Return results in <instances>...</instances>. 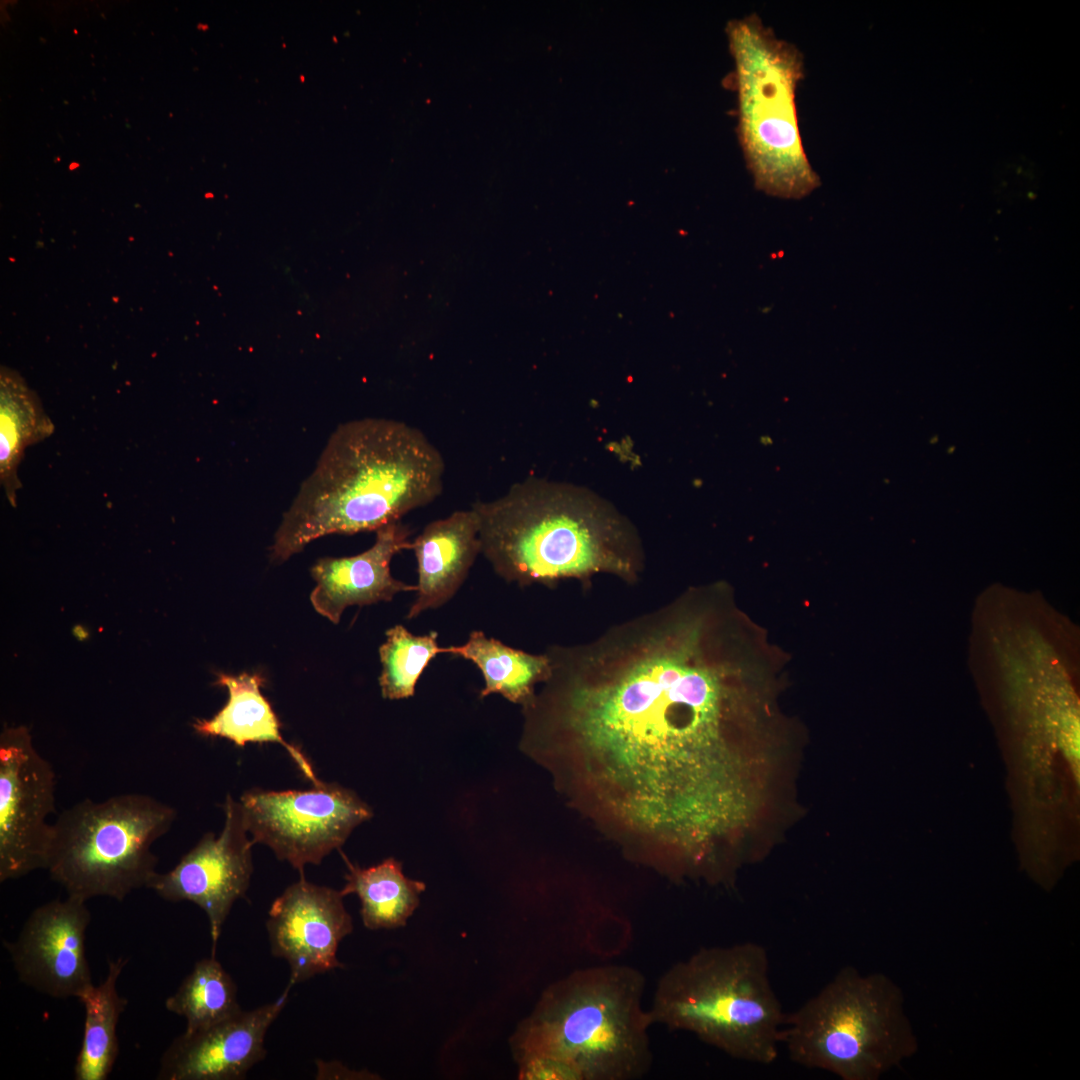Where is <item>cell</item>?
Segmentation results:
<instances>
[{"mask_svg":"<svg viewBox=\"0 0 1080 1080\" xmlns=\"http://www.w3.org/2000/svg\"><path fill=\"white\" fill-rule=\"evenodd\" d=\"M444 459L419 429L385 418L340 424L275 534L272 558L285 561L330 534L376 531L433 502Z\"/></svg>","mask_w":1080,"mask_h":1080,"instance_id":"cell-1","label":"cell"},{"mask_svg":"<svg viewBox=\"0 0 1080 1080\" xmlns=\"http://www.w3.org/2000/svg\"><path fill=\"white\" fill-rule=\"evenodd\" d=\"M471 508L481 553L507 582L551 586L608 574L633 583L643 571L635 527L585 487L530 477Z\"/></svg>","mask_w":1080,"mask_h":1080,"instance_id":"cell-2","label":"cell"},{"mask_svg":"<svg viewBox=\"0 0 1080 1080\" xmlns=\"http://www.w3.org/2000/svg\"><path fill=\"white\" fill-rule=\"evenodd\" d=\"M645 978L636 968L577 969L546 988L511 1038L517 1062L548 1057L581 1080H636L651 1068Z\"/></svg>","mask_w":1080,"mask_h":1080,"instance_id":"cell-3","label":"cell"},{"mask_svg":"<svg viewBox=\"0 0 1080 1080\" xmlns=\"http://www.w3.org/2000/svg\"><path fill=\"white\" fill-rule=\"evenodd\" d=\"M653 1025L685 1032L727 1056L776 1061L786 1013L764 946L702 947L663 972L648 1007Z\"/></svg>","mask_w":1080,"mask_h":1080,"instance_id":"cell-4","label":"cell"},{"mask_svg":"<svg viewBox=\"0 0 1080 1080\" xmlns=\"http://www.w3.org/2000/svg\"><path fill=\"white\" fill-rule=\"evenodd\" d=\"M781 1045L797 1065L842 1080H878L918 1050L900 987L850 965L785 1015Z\"/></svg>","mask_w":1080,"mask_h":1080,"instance_id":"cell-5","label":"cell"},{"mask_svg":"<svg viewBox=\"0 0 1080 1080\" xmlns=\"http://www.w3.org/2000/svg\"><path fill=\"white\" fill-rule=\"evenodd\" d=\"M735 60L738 134L757 189L800 199L820 185L805 153L795 104L803 77L798 48L752 13L727 28Z\"/></svg>","mask_w":1080,"mask_h":1080,"instance_id":"cell-6","label":"cell"},{"mask_svg":"<svg viewBox=\"0 0 1080 1080\" xmlns=\"http://www.w3.org/2000/svg\"><path fill=\"white\" fill-rule=\"evenodd\" d=\"M175 817V809L146 794L84 799L52 824L46 869L68 896L122 901L148 887L157 872L152 845Z\"/></svg>","mask_w":1080,"mask_h":1080,"instance_id":"cell-7","label":"cell"},{"mask_svg":"<svg viewBox=\"0 0 1080 1080\" xmlns=\"http://www.w3.org/2000/svg\"><path fill=\"white\" fill-rule=\"evenodd\" d=\"M239 802L253 843L267 845L300 872L307 864H320L373 815L352 790L323 781L309 790L251 789Z\"/></svg>","mask_w":1080,"mask_h":1080,"instance_id":"cell-8","label":"cell"},{"mask_svg":"<svg viewBox=\"0 0 1080 1080\" xmlns=\"http://www.w3.org/2000/svg\"><path fill=\"white\" fill-rule=\"evenodd\" d=\"M56 777L24 726L0 735V881L46 869Z\"/></svg>","mask_w":1080,"mask_h":1080,"instance_id":"cell-9","label":"cell"},{"mask_svg":"<svg viewBox=\"0 0 1080 1080\" xmlns=\"http://www.w3.org/2000/svg\"><path fill=\"white\" fill-rule=\"evenodd\" d=\"M222 832L205 834L179 863L165 873L156 872L148 887L166 901H190L209 922L212 954L222 927L236 900L243 897L253 872L252 839L245 827L240 802L227 795Z\"/></svg>","mask_w":1080,"mask_h":1080,"instance_id":"cell-10","label":"cell"},{"mask_svg":"<svg viewBox=\"0 0 1080 1080\" xmlns=\"http://www.w3.org/2000/svg\"><path fill=\"white\" fill-rule=\"evenodd\" d=\"M86 901L67 896L35 908L14 941H5L23 984L54 998H78L92 983L86 955Z\"/></svg>","mask_w":1080,"mask_h":1080,"instance_id":"cell-11","label":"cell"},{"mask_svg":"<svg viewBox=\"0 0 1080 1080\" xmlns=\"http://www.w3.org/2000/svg\"><path fill=\"white\" fill-rule=\"evenodd\" d=\"M343 897L302 876L273 901L266 921L271 953L288 963L290 985L343 966L337 950L353 930Z\"/></svg>","mask_w":1080,"mask_h":1080,"instance_id":"cell-12","label":"cell"},{"mask_svg":"<svg viewBox=\"0 0 1080 1080\" xmlns=\"http://www.w3.org/2000/svg\"><path fill=\"white\" fill-rule=\"evenodd\" d=\"M293 986L274 1002L243 1011L207 1028L184 1031L164 1051L160 1080H240L264 1059L266 1034Z\"/></svg>","mask_w":1080,"mask_h":1080,"instance_id":"cell-13","label":"cell"},{"mask_svg":"<svg viewBox=\"0 0 1080 1080\" xmlns=\"http://www.w3.org/2000/svg\"><path fill=\"white\" fill-rule=\"evenodd\" d=\"M410 530L400 521L376 530V540L366 551L350 557H325L311 568L316 582L310 600L313 608L338 624L345 608L391 601L400 592L417 590L395 579L390 572L393 556L412 549Z\"/></svg>","mask_w":1080,"mask_h":1080,"instance_id":"cell-14","label":"cell"},{"mask_svg":"<svg viewBox=\"0 0 1080 1080\" xmlns=\"http://www.w3.org/2000/svg\"><path fill=\"white\" fill-rule=\"evenodd\" d=\"M412 549L417 560L418 583L408 619L443 606L465 581L481 553L476 512L472 508L458 510L430 522L412 542Z\"/></svg>","mask_w":1080,"mask_h":1080,"instance_id":"cell-15","label":"cell"},{"mask_svg":"<svg viewBox=\"0 0 1080 1080\" xmlns=\"http://www.w3.org/2000/svg\"><path fill=\"white\" fill-rule=\"evenodd\" d=\"M264 683L257 673L218 674L216 684L227 688L229 699L215 716L196 720L193 728L202 736L226 738L239 747L249 742L279 743L307 779L313 784L320 782L304 754L282 737L279 720L260 691Z\"/></svg>","mask_w":1080,"mask_h":1080,"instance_id":"cell-16","label":"cell"},{"mask_svg":"<svg viewBox=\"0 0 1080 1080\" xmlns=\"http://www.w3.org/2000/svg\"><path fill=\"white\" fill-rule=\"evenodd\" d=\"M445 653L469 660L479 668L485 683L481 698L500 694L523 707L533 699L536 685L544 683L551 672L546 653L515 649L480 630L472 631L462 645L445 647Z\"/></svg>","mask_w":1080,"mask_h":1080,"instance_id":"cell-17","label":"cell"},{"mask_svg":"<svg viewBox=\"0 0 1080 1080\" xmlns=\"http://www.w3.org/2000/svg\"><path fill=\"white\" fill-rule=\"evenodd\" d=\"M344 860L348 872L341 893L359 897L364 926L377 930L406 925L419 905L425 883L406 877L401 862L393 857L367 868L351 863L346 856Z\"/></svg>","mask_w":1080,"mask_h":1080,"instance_id":"cell-18","label":"cell"},{"mask_svg":"<svg viewBox=\"0 0 1080 1080\" xmlns=\"http://www.w3.org/2000/svg\"><path fill=\"white\" fill-rule=\"evenodd\" d=\"M126 963L124 958L109 961L103 982L91 985L78 997L85 1020L74 1067L76 1080H105L113 1070L119 1051L117 1024L127 1006V1000L118 993L117 982Z\"/></svg>","mask_w":1080,"mask_h":1080,"instance_id":"cell-19","label":"cell"},{"mask_svg":"<svg viewBox=\"0 0 1080 1080\" xmlns=\"http://www.w3.org/2000/svg\"><path fill=\"white\" fill-rule=\"evenodd\" d=\"M54 425L37 397L15 376L2 374L0 393V480L12 505L21 487L17 475L24 450L49 437Z\"/></svg>","mask_w":1080,"mask_h":1080,"instance_id":"cell-20","label":"cell"},{"mask_svg":"<svg viewBox=\"0 0 1080 1080\" xmlns=\"http://www.w3.org/2000/svg\"><path fill=\"white\" fill-rule=\"evenodd\" d=\"M165 1008L185 1018L186 1031L207 1028L242 1010L237 986L215 955L194 965Z\"/></svg>","mask_w":1080,"mask_h":1080,"instance_id":"cell-21","label":"cell"},{"mask_svg":"<svg viewBox=\"0 0 1080 1080\" xmlns=\"http://www.w3.org/2000/svg\"><path fill=\"white\" fill-rule=\"evenodd\" d=\"M437 638L435 631L415 635L402 625L386 631V641L379 648L382 665L379 685L383 698L398 700L415 694L417 682L430 661L445 653Z\"/></svg>","mask_w":1080,"mask_h":1080,"instance_id":"cell-22","label":"cell"},{"mask_svg":"<svg viewBox=\"0 0 1080 1080\" xmlns=\"http://www.w3.org/2000/svg\"><path fill=\"white\" fill-rule=\"evenodd\" d=\"M518 1063L521 1080H581L568 1064L548 1057H530Z\"/></svg>","mask_w":1080,"mask_h":1080,"instance_id":"cell-23","label":"cell"}]
</instances>
